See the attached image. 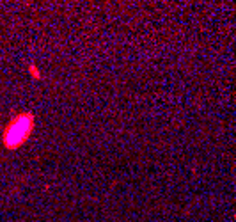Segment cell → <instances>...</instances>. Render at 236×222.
Returning <instances> with one entry per match:
<instances>
[{
  "label": "cell",
  "instance_id": "obj_1",
  "mask_svg": "<svg viewBox=\"0 0 236 222\" xmlns=\"http://www.w3.org/2000/svg\"><path fill=\"white\" fill-rule=\"evenodd\" d=\"M30 130H32V117L30 115H18L6 130V135H4L6 146L16 148L18 144H22L29 137Z\"/></svg>",
  "mask_w": 236,
  "mask_h": 222
}]
</instances>
